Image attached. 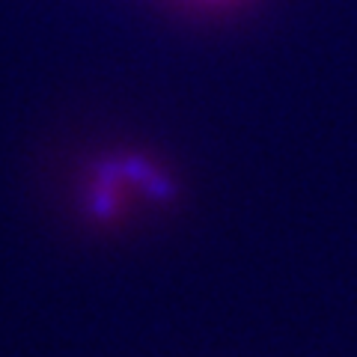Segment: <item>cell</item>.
Wrapping results in <instances>:
<instances>
[{
	"label": "cell",
	"mask_w": 357,
	"mask_h": 357,
	"mask_svg": "<svg viewBox=\"0 0 357 357\" xmlns=\"http://www.w3.org/2000/svg\"><path fill=\"white\" fill-rule=\"evenodd\" d=\"M176 185L164 164L140 152H116L96 164L86 182V211L96 223L114 227L140 211H158L173 199Z\"/></svg>",
	"instance_id": "cell-1"
},
{
	"label": "cell",
	"mask_w": 357,
	"mask_h": 357,
	"mask_svg": "<svg viewBox=\"0 0 357 357\" xmlns=\"http://www.w3.org/2000/svg\"><path fill=\"white\" fill-rule=\"evenodd\" d=\"M188 3H194L199 9H232V6L244 3V0H188Z\"/></svg>",
	"instance_id": "cell-2"
}]
</instances>
